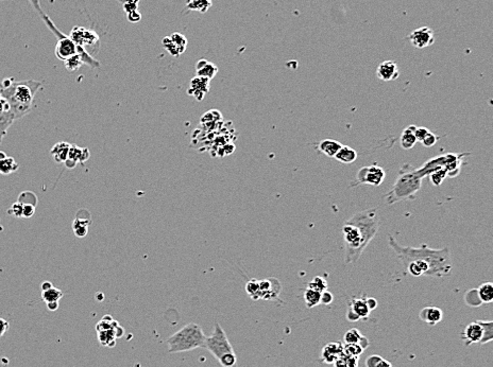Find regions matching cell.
Wrapping results in <instances>:
<instances>
[{
	"mask_svg": "<svg viewBox=\"0 0 493 367\" xmlns=\"http://www.w3.org/2000/svg\"><path fill=\"white\" fill-rule=\"evenodd\" d=\"M381 218L376 208L358 211L344 223L342 235L346 263L356 262L360 258L379 232Z\"/></svg>",
	"mask_w": 493,
	"mask_h": 367,
	"instance_id": "6da1fadb",
	"label": "cell"
},
{
	"mask_svg": "<svg viewBox=\"0 0 493 367\" xmlns=\"http://www.w3.org/2000/svg\"><path fill=\"white\" fill-rule=\"evenodd\" d=\"M388 243L389 246L394 250L404 265L414 260H421L427 263L429 272H427L426 276H447L451 273L452 267H453L450 248L448 246L439 249L430 248L426 245H421L420 247L403 246L400 245V243L391 235L388 236Z\"/></svg>",
	"mask_w": 493,
	"mask_h": 367,
	"instance_id": "7a4b0ae2",
	"label": "cell"
},
{
	"mask_svg": "<svg viewBox=\"0 0 493 367\" xmlns=\"http://www.w3.org/2000/svg\"><path fill=\"white\" fill-rule=\"evenodd\" d=\"M42 87V82L38 81H15L13 78H6L0 83V94L9 102L11 111L17 120L28 115L33 109L34 97Z\"/></svg>",
	"mask_w": 493,
	"mask_h": 367,
	"instance_id": "3957f363",
	"label": "cell"
},
{
	"mask_svg": "<svg viewBox=\"0 0 493 367\" xmlns=\"http://www.w3.org/2000/svg\"><path fill=\"white\" fill-rule=\"evenodd\" d=\"M422 179L416 168L410 164H404L399 171L398 178L392 188L385 194V202L388 205H392L401 201L415 200L422 187Z\"/></svg>",
	"mask_w": 493,
	"mask_h": 367,
	"instance_id": "277c9868",
	"label": "cell"
},
{
	"mask_svg": "<svg viewBox=\"0 0 493 367\" xmlns=\"http://www.w3.org/2000/svg\"><path fill=\"white\" fill-rule=\"evenodd\" d=\"M207 337L201 326L195 323L185 325L167 340L170 354L186 353L196 348H205Z\"/></svg>",
	"mask_w": 493,
	"mask_h": 367,
	"instance_id": "5b68a950",
	"label": "cell"
},
{
	"mask_svg": "<svg viewBox=\"0 0 493 367\" xmlns=\"http://www.w3.org/2000/svg\"><path fill=\"white\" fill-rule=\"evenodd\" d=\"M205 348L215 357L217 360L223 358L226 355L235 353L232 344L230 343V340L227 336L226 331L221 327V325L216 323L214 331L211 334V337H207V342H205Z\"/></svg>",
	"mask_w": 493,
	"mask_h": 367,
	"instance_id": "8992f818",
	"label": "cell"
},
{
	"mask_svg": "<svg viewBox=\"0 0 493 367\" xmlns=\"http://www.w3.org/2000/svg\"><path fill=\"white\" fill-rule=\"evenodd\" d=\"M385 176V171L379 166L363 167L356 173V185L380 186L384 182Z\"/></svg>",
	"mask_w": 493,
	"mask_h": 367,
	"instance_id": "52a82bcc",
	"label": "cell"
},
{
	"mask_svg": "<svg viewBox=\"0 0 493 367\" xmlns=\"http://www.w3.org/2000/svg\"><path fill=\"white\" fill-rule=\"evenodd\" d=\"M77 46L86 49L87 47H99L100 38L94 30L84 27H75L68 35Z\"/></svg>",
	"mask_w": 493,
	"mask_h": 367,
	"instance_id": "ba28073f",
	"label": "cell"
},
{
	"mask_svg": "<svg viewBox=\"0 0 493 367\" xmlns=\"http://www.w3.org/2000/svg\"><path fill=\"white\" fill-rule=\"evenodd\" d=\"M187 38L179 33V32H174L169 36H165L162 40V45L164 49L172 56L178 58L179 55L184 53L187 48Z\"/></svg>",
	"mask_w": 493,
	"mask_h": 367,
	"instance_id": "9c48e42d",
	"label": "cell"
},
{
	"mask_svg": "<svg viewBox=\"0 0 493 367\" xmlns=\"http://www.w3.org/2000/svg\"><path fill=\"white\" fill-rule=\"evenodd\" d=\"M408 40L417 49L429 48L435 44L434 31L429 27L418 28L408 35Z\"/></svg>",
	"mask_w": 493,
	"mask_h": 367,
	"instance_id": "30bf717a",
	"label": "cell"
},
{
	"mask_svg": "<svg viewBox=\"0 0 493 367\" xmlns=\"http://www.w3.org/2000/svg\"><path fill=\"white\" fill-rule=\"evenodd\" d=\"M376 77L383 82H391L400 77L398 64L394 61H385L376 69Z\"/></svg>",
	"mask_w": 493,
	"mask_h": 367,
	"instance_id": "8fae6325",
	"label": "cell"
},
{
	"mask_svg": "<svg viewBox=\"0 0 493 367\" xmlns=\"http://www.w3.org/2000/svg\"><path fill=\"white\" fill-rule=\"evenodd\" d=\"M210 86H211V81L209 79L196 76L195 78L192 79L190 89H188L187 93L190 96L196 98V100L202 101L205 95L209 93Z\"/></svg>",
	"mask_w": 493,
	"mask_h": 367,
	"instance_id": "7c38bea8",
	"label": "cell"
},
{
	"mask_svg": "<svg viewBox=\"0 0 493 367\" xmlns=\"http://www.w3.org/2000/svg\"><path fill=\"white\" fill-rule=\"evenodd\" d=\"M274 278L258 280L259 299H274L281 292V284L278 280L273 284Z\"/></svg>",
	"mask_w": 493,
	"mask_h": 367,
	"instance_id": "4fadbf2b",
	"label": "cell"
},
{
	"mask_svg": "<svg viewBox=\"0 0 493 367\" xmlns=\"http://www.w3.org/2000/svg\"><path fill=\"white\" fill-rule=\"evenodd\" d=\"M482 338L483 329L479 321L470 323L463 332V339L465 340V344L467 346H470L472 344H480Z\"/></svg>",
	"mask_w": 493,
	"mask_h": 367,
	"instance_id": "5bb4252c",
	"label": "cell"
},
{
	"mask_svg": "<svg viewBox=\"0 0 493 367\" xmlns=\"http://www.w3.org/2000/svg\"><path fill=\"white\" fill-rule=\"evenodd\" d=\"M343 353V345L340 342H332L326 344L321 353V360L326 364L335 363Z\"/></svg>",
	"mask_w": 493,
	"mask_h": 367,
	"instance_id": "9a60e30c",
	"label": "cell"
},
{
	"mask_svg": "<svg viewBox=\"0 0 493 367\" xmlns=\"http://www.w3.org/2000/svg\"><path fill=\"white\" fill-rule=\"evenodd\" d=\"M88 157H89L88 149L86 148L82 149L75 144H71L68 153V158L66 159V161H65V164H66L67 168H73L78 162H81L82 164V162L87 160Z\"/></svg>",
	"mask_w": 493,
	"mask_h": 367,
	"instance_id": "2e32d148",
	"label": "cell"
},
{
	"mask_svg": "<svg viewBox=\"0 0 493 367\" xmlns=\"http://www.w3.org/2000/svg\"><path fill=\"white\" fill-rule=\"evenodd\" d=\"M196 73L198 77H202L212 81L218 73V67L214 63L202 59L196 64Z\"/></svg>",
	"mask_w": 493,
	"mask_h": 367,
	"instance_id": "e0dca14e",
	"label": "cell"
},
{
	"mask_svg": "<svg viewBox=\"0 0 493 367\" xmlns=\"http://www.w3.org/2000/svg\"><path fill=\"white\" fill-rule=\"evenodd\" d=\"M419 317L426 324L435 326L442 321L443 312L440 308L437 307H425L420 311Z\"/></svg>",
	"mask_w": 493,
	"mask_h": 367,
	"instance_id": "ac0fdd59",
	"label": "cell"
},
{
	"mask_svg": "<svg viewBox=\"0 0 493 367\" xmlns=\"http://www.w3.org/2000/svg\"><path fill=\"white\" fill-rule=\"evenodd\" d=\"M348 308L352 310L353 313H354L359 320H367L370 314V310L367 307L365 297H354L349 303Z\"/></svg>",
	"mask_w": 493,
	"mask_h": 367,
	"instance_id": "d6986e66",
	"label": "cell"
},
{
	"mask_svg": "<svg viewBox=\"0 0 493 367\" xmlns=\"http://www.w3.org/2000/svg\"><path fill=\"white\" fill-rule=\"evenodd\" d=\"M341 143L334 139H323L319 142L318 150L320 153L324 154L325 156L334 158L337 152L341 148Z\"/></svg>",
	"mask_w": 493,
	"mask_h": 367,
	"instance_id": "ffe728a7",
	"label": "cell"
},
{
	"mask_svg": "<svg viewBox=\"0 0 493 367\" xmlns=\"http://www.w3.org/2000/svg\"><path fill=\"white\" fill-rule=\"evenodd\" d=\"M70 145L71 144H69L68 142H65V141H60V142L55 143L50 151L51 156L53 157V159L56 162H65L66 161V159L68 158Z\"/></svg>",
	"mask_w": 493,
	"mask_h": 367,
	"instance_id": "44dd1931",
	"label": "cell"
},
{
	"mask_svg": "<svg viewBox=\"0 0 493 367\" xmlns=\"http://www.w3.org/2000/svg\"><path fill=\"white\" fill-rule=\"evenodd\" d=\"M92 223V219L90 216L87 218H82L79 215L76 216L75 221L72 223V230L75 235L79 238H83L88 233V226Z\"/></svg>",
	"mask_w": 493,
	"mask_h": 367,
	"instance_id": "7402d4cb",
	"label": "cell"
},
{
	"mask_svg": "<svg viewBox=\"0 0 493 367\" xmlns=\"http://www.w3.org/2000/svg\"><path fill=\"white\" fill-rule=\"evenodd\" d=\"M416 125L412 124V125H408L404 130H403V133H402L401 135V138H400V143H401V146L403 148L404 150H410V149H413L415 144L417 143V139H416V137H415V129H416Z\"/></svg>",
	"mask_w": 493,
	"mask_h": 367,
	"instance_id": "603a6c76",
	"label": "cell"
},
{
	"mask_svg": "<svg viewBox=\"0 0 493 367\" xmlns=\"http://www.w3.org/2000/svg\"><path fill=\"white\" fill-rule=\"evenodd\" d=\"M334 158L342 164H352L357 159V152L349 145H341Z\"/></svg>",
	"mask_w": 493,
	"mask_h": 367,
	"instance_id": "cb8c5ba5",
	"label": "cell"
},
{
	"mask_svg": "<svg viewBox=\"0 0 493 367\" xmlns=\"http://www.w3.org/2000/svg\"><path fill=\"white\" fill-rule=\"evenodd\" d=\"M14 121H16V118L12 111L0 112V144H1L2 139L11 125L14 123Z\"/></svg>",
	"mask_w": 493,
	"mask_h": 367,
	"instance_id": "d4e9b609",
	"label": "cell"
},
{
	"mask_svg": "<svg viewBox=\"0 0 493 367\" xmlns=\"http://www.w3.org/2000/svg\"><path fill=\"white\" fill-rule=\"evenodd\" d=\"M118 326H116V327L112 328V329H106V330H101V331L97 332L98 333V341H99V343L102 346H106V347H114L115 346V344H116V340H117L116 329H117Z\"/></svg>",
	"mask_w": 493,
	"mask_h": 367,
	"instance_id": "484cf974",
	"label": "cell"
},
{
	"mask_svg": "<svg viewBox=\"0 0 493 367\" xmlns=\"http://www.w3.org/2000/svg\"><path fill=\"white\" fill-rule=\"evenodd\" d=\"M405 266L407 268L408 273L415 277H420L422 275L426 276L427 272H429V265H427V263H425L424 261L421 260L410 261V262H408Z\"/></svg>",
	"mask_w": 493,
	"mask_h": 367,
	"instance_id": "4316f807",
	"label": "cell"
},
{
	"mask_svg": "<svg viewBox=\"0 0 493 367\" xmlns=\"http://www.w3.org/2000/svg\"><path fill=\"white\" fill-rule=\"evenodd\" d=\"M213 0H187L186 10L197 11L200 13H207L212 6Z\"/></svg>",
	"mask_w": 493,
	"mask_h": 367,
	"instance_id": "83f0119b",
	"label": "cell"
},
{
	"mask_svg": "<svg viewBox=\"0 0 493 367\" xmlns=\"http://www.w3.org/2000/svg\"><path fill=\"white\" fill-rule=\"evenodd\" d=\"M19 166L13 157L6 156L0 160V174L10 175L18 170Z\"/></svg>",
	"mask_w": 493,
	"mask_h": 367,
	"instance_id": "f1b7e54d",
	"label": "cell"
},
{
	"mask_svg": "<svg viewBox=\"0 0 493 367\" xmlns=\"http://www.w3.org/2000/svg\"><path fill=\"white\" fill-rule=\"evenodd\" d=\"M479 296L483 304H490L493 300V283L484 282L478 288Z\"/></svg>",
	"mask_w": 493,
	"mask_h": 367,
	"instance_id": "f546056e",
	"label": "cell"
},
{
	"mask_svg": "<svg viewBox=\"0 0 493 367\" xmlns=\"http://www.w3.org/2000/svg\"><path fill=\"white\" fill-rule=\"evenodd\" d=\"M483 329V338L480 342L481 345L490 343L493 341V322L492 321H479Z\"/></svg>",
	"mask_w": 493,
	"mask_h": 367,
	"instance_id": "4dcf8cb0",
	"label": "cell"
},
{
	"mask_svg": "<svg viewBox=\"0 0 493 367\" xmlns=\"http://www.w3.org/2000/svg\"><path fill=\"white\" fill-rule=\"evenodd\" d=\"M62 297H63V292L60 289H56L54 287L42 292V298L46 304L59 303Z\"/></svg>",
	"mask_w": 493,
	"mask_h": 367,
	"instance_id": "1f68e13d",
	"label": "cell"
},
{
	"mask_svg": "<svg viewBox=\"0 0 493 367\" xmlns=\"http://www.w3.org/2000/svg\"><path fill=\"white\" fill-rule=\"evenodd\" d=\"M320 295H321V293L307 288L304 292V300H305L306 307L311 309L320 305Z\"/></svg>",
	"mask_w": 493,
	"mask_h": 367,
	"instance_id": "d6a6232c",
	"label": "cell"
},
{
	"mask_svg": "<svg viewBox=\"0 0 493 367\" xmlns=\"http://www.w3.org/2000/svg\"><path fill=\"white\" fill-rule=\"evenodd\" d=\"M464 298H465V303L470 307L476 308V307H480L483 305L482 300L479 296L478 289H471L469 291H467Z\"/></svg>",
	"mask_w": 493,
	"mask_h": 367,
	"instance_id": "836d02e7",
	"label": "cell"
},
{
	"mask_svg": "<svg viewBox=\"0 0 493 367\" xmlns=\"http://www.w3.org/2000/svg\"><path fill=\"white\" fill-rule=\"evenodd\" d=\"M307 288L311 289V290H315L319 293H322L323 291L327 290V282L323 278V277L316 276V277H314L313 279H311V281L308 282Z\"/></svg>",
	"mask_w": 493,
	"mask_h": 367,
	"instance_id": "e575fe53",
	"label": "cell"
},
{
	"mask_svg": "<svg viewBox=\"0 0 493 367\" xmlns=\"http://www.w3.org/2000/svg\"><path fill=\"white\" fill-rule=\"evenodd\" d=\"M364 338L363 334H361V332L357 329H350L346 332V334H344V337H343V340H344V343L346 344H358L360 340Z\"/></svg>",
	"mask_w": 493,
	"mask_h": 367,
	"instance_id": "d590c367",
	"label": "cell"
},
{
	"mask_svg": "<svg viewBox=\"0 0 493 367\" xmlns=\"http://www.w3.org/2000/svg\"><path fill=\"white\" fill-rule=\"evenodd\" d=\"M246 291L253 300L259 299V283L256 279H251L246 285Z\"/></svg>",
	"mask_w": 493,
	"mask_h": 367,
	"instance_id": "8d00e7d4",
	"label": "cell"
},
{
	"mask_svg": "<svg viewBox=\"0 0 493 367\" xmlns=\"http://www.w3.org/2000/svg\"><path fill=\"white\" fill-rule=\"evenodd\" d=\"M82 65H83V62H82V59L79 54H75L68 60L65 61V67H66V69L69 71L78 70Z\"/></svg>",
	"mask_w": 493,
	"mask_h": 367,
	"instance_id": "74e56055",
	"label": "cell"
},
{
	"mask_svg": "<svg viewBox=\"0 0 493 367\" xmlns=\"http://www.w3.org/2000/svg\"><path fill=\"white\" fill-rule=\"evenodd\" d=\"M429 176L431 177V182L433 183V185L440 186L448 175H447L446 169H440V170H437V171H435V172L431 173Z\"/></svg>",
	"mask_w": 493,
	"mask_h": 367,
	"instance_id": "f35d334b",
	"label": "cell"
},
{
	"mask_svg": "<svg viewBox=\"0 0 493 367\" xmlns=\"http://www.w3.org/2000/svg\"><path fill=\"white\" fill-rule=\"evenodd\" d=\"M364 349L361 348L358 344H346L343 346V354L347 356H352V357H359L363 354Z\"/></svg>",
	"mask_w": 493,
	"mask_h": 367,
	"instance_id": "ab89813d",
	"label": "cell"
},
{
	"mask_svg": "<svg viewBox=\"0 0 493 367\" xmlns=\"http://www.w3.org/2000/svg\"><path fill=\"white\" fill-rule=\"evenodd\" d=\"M218 361L223 367H236L237 357H236L235 353L229 354V355L224 356L223 358H220Z\"/></svg>",
	"mask_w": 493,
	"mask_h": 367,
	"instance_id": "60d3db41",
	"label": "cell"
},
{
	"mask_svg": "<svg viewBox=\"0 0 493 367\" xmlns=\"http://www.w3.org/2000/svg\"><path fill=\"white\" fill-rule=\"evenodd\" d=\"M122 2V7L126 14L138 10V3L141 0H120Z\"/></svg>",
	"mask_w": 493,
	"mask_h": 367,
	"instance_id": "b9f144b4",
	"label": "cell"
},
{
	"mask_svg": "<svg viewBox=\"0 0 493 367\" xmlns=\"http://www.w3.org/2000/svg\"><path fill=\"white\" fill-rule=\"evenodd\" d=\"M22 207H23L22 204L17 201L11 206L9 211H7V214H10L16 218H22Z\"/></svg>",
	"mask_w": 493,
	"mask_h": 367,
	"instance_id": "7bdbcfd3",
	"label": "cell"
},
{
	"mask_svg": "<svg viewBox=\"0 0 493 367\" xmlns=\"http://www.w3.org/2000/svg\"><path fill=\"white\" fill-rule=\"evenodd\" d=\"M438 139H439L438 136H436V135H435L434 133L430 132L429 134L426 135V137H425L424 139L422 140V142H421V143H422L424 146H426V148H431V146H433V145H435V144L437 143Z\"/></svg>",
	"mask_w": 493,
	"mask_h": 367,
	"instance_id": "ee69618b",
	"label": "cell"
},
{
	"mask_svg": "<svg viewBox=\"0 0 493 367\" xmlns=\"http://www.w3.org/2000/svg\"><path fill=\"white\" fill-rule=\"evenodd\" d=\"M430 132H431V130L429 128L423 127V126L416 127V129H415V137H416V139H417V142H422V140L424 139V138L426 137V135L429 134Z\"/></svg>",
	"mask_w": 493,
	"mask_h": 367,
	"instance_id": "f6af8a7d",
	"label": "cell"
},
{
	"mask_svg": "<svg viewBox=\"0 0 493 367\" xmlns=\"http://www.w3.org/2000/svg\"><path fill=\"white\" fill-rule=\"evenodd\" d=\"M382 360L383 358L379 355L370 356L366 360V367H376Z\"/></svg>",
	"mask_w": 493,
	"mask_h": 367,
	"instance_id": "bcb514c9",
	"label": "cell"
},
{
	"mask_svg": "<svg viewBox=\"0 0 493 367\" xmlns=\"http://www.w3.org/2000/svg\"><path fill=\"white\" fill-rule=\"evenodd\" d=\"M35 214V205L32 204H23L22 218H31Z\"/></svg>",
	"mask_w": 493,
	"mask_h": 367,
	"instance_id": "7dc6e473",
	"label": "cell"
},
{
	"mask_svg": "<svg viewBox=\"0 0 493 367\" xmlns=\"http://www.w3.org/2000/svg\"><path fill=\"white\" fill-rule=\"evenodd\" d=\"M333 299H334V297H333L332 293L328 292L327 290H325V291H323L321 293V295H320V304L330 305V304H332Z\"/></svg>",
	"mask_w": 493,
	"mask_h": 367,
	"instance_id": "c3c4849f",
	"label": "cell"
},
{
	"mask_svg": "<svg viewBox=\"0 0 493 367\" xmlns=\"http://www.w3.org/2000/svg\"><path fill=\"white\" fill-rule=\"evenodd\" d=\"M28 1L31 3V5L33 6V9L37 12V14L40 16V18H44L46 14L44 13L43 9H42V6H40V2H39V0H28Z\"/></svg>",
	"mask_w": 493,
	"mask_h": 367,
	"instance_id": "681fc988",
	"label": "cell"
},
{
	"mask_svg": "<svg viewBox=\"0 0 493 367\" xmlns=\"http://www.w3.org/2000/svg\"><path fill=\"white\" fill-rule=\"evenodd\" d=\"M127 18L130 22H133V23L138 22L139 20L142 19V14L138 10H136V11H133V12L127 14Z\"/></svg>",
	"mask_w": 493,
	"mask_h": 367,
	"instance_id": "f907efd6",
	"label": "cell"
},
{
	"mask_svg": "<svg viewBox=\"0 0 493 367\" xmlns=\"http://www.w3.org/2000/svg\"><path fill=\"white\" fill-rule=\"evenodd\" d=\"M366 304H367V307L368 309L370 310V312L373 311V310L376 309L377 307V300L373 297H367L366 298Z\"/></svg>",
	"mask_w": 493,
	"mask_h": 367,
	"instance_id": "816d5d0a",
	"label": "cell"
},
{
	"mask_svg": "<svg viewBox=\"0 0 493 367\" xmlns=\"http://www.w3.org/2000/svg\"><path fill=\"white\" fill-rule=\"evenodd\" d=\"M9 323H7L4 319H0V338H1L3 334L6 332V330L9 329Z\"/></svg>",
	"mask_w": 493,
	"mask_h": 367,
	"instance_id": "f5cc1de1",
	"label": "cell"
},
{
	"mask_svg": "<svg viewBox=\"0 0 493 367\" xmlns=\"http://www.w3.org/2000/svg\"><path fill=\"white\" fill-rule=\"evenodd\" d=\"M47 308L50 310V311H56L59 309V303H49L47 304Z\"/></svg>",
	"mask_w": 493,
	"mask_h": 367,
	"instance_id": "db71d44e",
	"label": "cell"
},
{
	"mask_svg": "<svg viewBox=\"0 0 493 367\" xmlns=\"http://www.w3.org/2000/svg\"><path fill=\"white\" fill-rule=\"evenodd\" d=\"M53 287V284L50 282V281H44L42 283V292L43 291H46V290H49L50 288Z\"/></svg>",
	"mask_w": 493,
	"mask_h": 367,
	"instance_id": "11a10c76",
	"label": "cell"
},
{
	"mask_svg": "<svg viewBox=\"0 0 493 367\" xmlns=\"http://www.w3.org/2000/svg\"><path fill=\"white\" fill-rule=\"evenodd\" d=\"M376 367H392V365H391V363L389 361L384 360V359H383V360L379 363V365H377Z\"/></svg>",
	"mask_w": 493,
	"mask_h": 367,
	"instance_id": "9f6ffc18",
	"label": "cell"
},
{
	"mask_svg": "<svg viewBox=\"0 0 493 367\" xmlns=\"http://www.w3.org/2000/svg\"><path fill=\"white\" fill-rule=\"evenodd\" d=\"M4 157H6V155H5V153H4V152H2V151H0V160H1V159H3Z\"/></svg>",
	"mask_w": 493,
	"mask_h": 367,
	"instance_id": "6f0895ef",
	"label": "cell"
},
{
	"mask_svg": "<svg viewBox=\"0 0 493 367\" xmlns=\"http://www.w3.org/2000/svg\"><path fill=\"white\" fill-rule=\"evenodd\" d=\"M335 367H344V366H339V365H335Z\"/></svg>",
	"mask_w": 493,
	"mask_h": 367,
	"instance_id": "680465c9",
	"label": "cell"
}]
</instances>
